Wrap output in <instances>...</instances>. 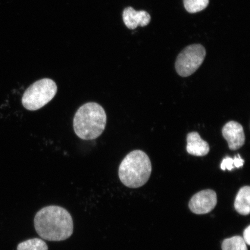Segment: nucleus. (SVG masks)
I'll list each match as a JSON object with an SVG mask.
<instances>
[{"label": "nucleus", "instance_id": "nucleus-1", "mask_svg": "<svg viewBox=\"0 0 250 250\" xmlns=\"http://www.w3.org/2000/svg\"><path fill=\"white\" fill-rule=\"evenodd\" d=\"M34 224L39 235L48 241H62L73 233V218L61 206H48L41 209L34 217Z\"/></svg>", "mask_w": 250, "mask_h": 250}, {"label": "nucleus", "instance_id": "nucleus-2", "mask_svg": "<svg viewBox=\"0 0 250 250\" xmlns=\"http://www.w3.org/2000/svg\"><path fill=\"white\" fill-rule=\"evenodd\" d=\"M107 124L104 109L98 103H85L78 109L74 115L75 133L81 139L95 140L101 135Z\"/></svg>", "mask_w": 250, "mask_h": 250}, {"label": "nucleus", "instance_id": "nucleus-3", "mask_svg": "<svg viewBox=\"0 0 250 250\" xmlns=\"http://www.w3.org/2000/svg\"><path fill=\"white\" fill-rule=\"evenodd\" d=\"M152 171L148 156L142 150H134L128 154L119 167V177L124 186L137 188L147 183Z\"/></svg>", "mask_w": 250, "mask_h": 250}, {"label": "nucleus", "instance_id": "nucleus-4", "mask_svg": "<svg viewBox=\"0 0 250 250\" xmlns=\"http://www.w3.org/2000/svg\"><path fill=\"white\" fill-rule=\"evenodd\" d=\"M57 91L58 87L54 81L43 78L28 87L23 94L21 103L27 110H38L51 102Z\"/></svg>", "mask_w": 250, "mask_h": 250}, {"label": "nucleus", "instance_id": "nucleus-5", "mask_svg": "<svg viewBox=\"0 0 250 250\" xmlns=\"http://www.w3.org/2000/svg\"><path fill=\"white\" fill-rule=\"evenodd\" d=\"M206 55V49L202 45L188 46L177 56L175 64L177 73L183 77L191 76L201 67Z\"/></svg>", "mask_w": 250, "mask_h": 250}, {"label": "nucleus", "instance_id": "nucleus-6", "mask_svg": "<svg viewBox=\"0 0 250 250\" xmlns=\"http://www.w3.org/2000/svg\"><path fill=\"white\" fill-rule=\"evenodd\" d=\"M217 196L213 190H201L192 197L189 203L190 211L196 214H206L216 206Z\"/></svg>", "mask_w": 250, "mask_h": 250}, {"label": "nucleus", "instance_id": "nucleus-7", "mask_svg": "<svg viewBox=\"0 0 250 250\" xmlns=\"http://www.w3.org/2000/svg\"><path fill=\"white\" fill-rule=\"evenodd\" d=\"M224 139L227 141L230 150L236 151L245 143V134L241 124L236 121L228 122L222 129Z\"/></svg>", "mask_w": 250, "mask_h": 250}, {"label": "nucleus", "instance_id": "nucleus-8", "mask_svg": "<svg viewBox=\"0 0 250 250\" xmlns=\"http://www.w3.org/2000/svg\"><path fill=\"white\" fill-rule=\"evenodd\" d=\"M124 22L129 29H135L138 26H147L151 21V16L145 11H137L132 7L124 9L123 14Z\"/></svg>", "mask_w": 250, "mask_h": 250}, {"label": "nucleus", "instance_id": "nucleus-9", "mask_svg": "<svg viewBox=\"0 0 250 250\" xmlns=\"http://www.w3.org/2000/svg\"><path fill=\"white\" fill-rule=\"evenodd\" d=\"M187 151L189 154L195 156H205L210 152L208 143L203 140L198 132L188 134Z\"/></svg>", "mask_w": 250, "mask_h": 250}, {"label": "nucleus", "instance_id": "nucleus-10", "mask_svg": "<svg viewBox=\"0 0 250 250\" xmlns=\"http://www.w3.org/2000/svg\"><path fill=\"white\" fill-rule=\"evenodd\" d=\"M234 208L238 213L248 215L250 212V187L245 186L237 193L234 203Z\"/></svg>", "mask_w": 250, "mask_h": 250}, {"label": "nucleus", "instance_id": "nucleus-11", "mask_svg": "<svg viewBox=\"0 0 250 250\" xmlns=\"http://www.w3.org/2000/svg\"><path fill=\"white\" fill-rule=\"evenodd\" d=\"M223 250H248V247L242 237L235 236L224 240L222 243Z\"/></svg>", "mask_w": 250, "mask_h": 250}, {"label": "nucleus", "instance_id": "nucleus-12", "mask_svg": "<svg viewBox=\"0 0 250 250\" xmlns=\"http://www.w3.org/2000/svg\"><path fill=\"white\" fill-rule=\"evenodd\" d=\"M17 250H48V247L42 239L33 238L19 244Z\"/></svg>", "mask_w": 250, "mask_h": 250}, {"label": "nucleus", "instance_id": "nucleus-13", "mask_svg": "<svg viewBox=\"0 0 250 250\" xmlns=\"http://www.w3.org/2000/svg\"><path fill=\"white\" fill-rule=\"evenodd\" d=\"M209 0H184V7L190 14L201 12L207 8Z\"/></svg>", "mask_w": 250, "mask_h": 250}, {"label": "nucleus", "instance_id": "nucleus-14", "mask_svg": "<svg viewBox=\"0 0 250 250\" xmlns=\"http://www.w3.org/2000/svg\"><path fill=\"white\" fill-rule=\"evenodd\" d=\"M234 168L233 159L232 158L227 156V157L225 158L223 161H222L221 164V168L222 170H226L228 169L230 171L233 169Z\"/></svg>", "mask_w": 250, "mask_h": 250}, {"label": "nucleus", "instance_id": "nucleus-15", "mask_svg": "<svg viewBox=\"0 0 250 250\" xmlns=\"http://www.w3.org/2000/svg\"><path fill=\"white\" fill-rule=\"evenodd\" d=\"M245 163V161L241 158L239 155L235 156L233 159V165L234 167L240 168L242 167Z\"/></svg>", "mask_w": 250, "mask_h": 250}, {"label": "nucleus", "instance_id": "nucleus-16", "mask_svg": "<svg viewBox=\"0 0 250 250\" xmlns=\"http://www.w3.org/2000/svg\"><path fill=\"white\" fill-rule=\"evenodd\" d=\"M244 240L246 243V245L248 246L250 245V226L246 228L245 230H244L243 237Z\"/></svg>", "mask_w": 250, "mask_h": 250}]
</instances>
